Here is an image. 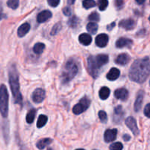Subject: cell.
Listing matches in <instances>:
<instances>
[{
	"label": "cell",
	"mask_w": 150,
	"mask_h": 150,
	"mask_svg": "<svg viewBox=\"0 0 150 150\" xmlns=\"http://www.w3.org/2000/svg\"><path fill=\"white\" fill-rule=\"evenodd\" d=\"M128 95H129V92L125 88H120V89H116L114 92L115 98L123 101L126 100Z\"/></svg>",
	"instance_id": "7c38bea8"
},
{
	"label": "cell",
	"mask_w": 150,
	"mask_h": 150,
	"mask_svg": "<svg viewBox=\"0 0 150 150\" xmlns=\"http://www.w3.org/2000/svg\"><path fill=\"white\" fill-rule=\"evenodd\" d=\"M78 73V66L76 62L70 59L66 62L61 74V81L63 84L68 83L76 76Z\"/></svg>",
	"instance_id": "277c9868"
},
{
	"label": "cell",
	"mask_w": 150,
	"mask_h": 150,
	"mask_svg": "<svg viewBox=\"0 0 150 150\" xmlns=\"http://www.w3.org/2000/svg\"><path fill=\"white\" fill-rule=\"evenodd\" d=\"M51 16H52V14H51V13L49 10H44V11L41 12L38 15V16H37V21L40 23H44V22L48 21L49 18H51Z\"/></svg>",
	"instance_id": "5bb4252c"
},
{
	"label": "cell",
	"mask_w": 150,
	"mask_h": 150,
	"mask_svg": "<svg viewBox=\"0 0 150 150\" xmlns=\"http://www.w3.org/2000/svg\"><path fill=\"white\" fill-rule=\"evenodd\" d=\"M44 48H45V45L44 43H42V42H38V43H36L34 45L33 51L35 54H41L43 53Z\"/></svg>",
	"instance_id": "603a6c76"
},
{
	"label": "cell",
	"mask_w": 150,
	"mask_h": 150,
	"mask_svg": "<svg viewBox=\"0 0 150 150\" xmlns=\"http://www.w3.org/2000/svg\"><path fill=\"white\" fill-rule=\"evenodd\" d=\"M117 136V130L116 129H108L105 131L104 135V139L105 142L109 143L116 139Z\"/></svg>",
	"instance_id": "8fae6325"
},
{
	"label": "cell",
	"mask_w": 150,
	"mask_h": 150,
	"mask_svg": "<svg viewBox=\"0 0 150 150\" xmlns=\"http://www.w3.org/2000/svg\"><path fill=\"white\" fill-rule=\"evenodd\" d=\"M110 94V90L107 86H103L99 90V97L101 100H106L108 98Z\"/></svg>",
	"instance_id": "44dd1931"
},
{
	"label": "cell",
	"mask_w": 150,
	"mask_h": 150,
	"mask_svg": "<svg viewBox=\"0 0 150 150\" xmlns=\"http://www.w3.org/2000/svg\"><path fill=\"white\" fill-rule=\"evenodd\" d=\"M63 13L65 16H70L71 14V9L69 7H66L63 10Z\"/></svg>",
	"instance_id": "74e56055"
},
{
	"label": "cell",
	"mask_w": 150,
	"mask_h": 150,
	"mask_svg": "<svg viewBox=\"0 0 150 150\" xmlns=\"http://www.w3.org/2000/svg\"><path fill=\"white\" fill-rule=\"evenodd\" d=\"M47 120H48V118L46 115H44V114L40 115L38 119V122H37V127L38 128H41V127H44L46 124Z\"/></svg>",
	"instance_id": "7402d4cb"
},
{
	"label": "cell",
	"mask_w": 150,
	"mask_h": 150,
	"mask_svg": "<svg viewBox=\"0 0 150 150\" xmlns=\"http://www.w3.org/2000/svg\"><path fill=\"white\" fill-rule=\"evenodd\" d=\"M51 139H49V138H46V139H41V140L38 141L36 144V146L38 149H43L46 147V146H49L50 144L51 143Z\"/></svg>",
	"instance_id": "ffe728a7"
},
{
	"label": "cell",
	"mask_w": 150,
	"mask_h": 150,
	"mask_svg": "<svg viewBox=\"0 0 150 150\" xmlns=\"http://www.w3.org/2000/svg\"><path fill=\"white\" fill-rule=\"evenodd\" d=\"M149 21H150V16H149Z\"/></svg>",
	"instance_id": "ee69618b"
},
{
	"label": "cell",
	"mask_w": 150,
	"mask_h": 150,
	"mask_svg": "<svg viewBox=\"0 0 150 150\" xmlns=\"http://www.w3.org/2000/svg\"><path fill=\"white\" fill-rule=\"evenodd\" d=\"M86 28L88 32L94 35V34L96 33L97 30H98V25L96 23H94V22H91V23L87 25Z\"/></svg>",
	"instance_id": "d4e9b609"
},
{
	"label": "cell",
	"mask_w": 150,
	"mask_h": 150,
	"mask_svg": "<svg viewBox=\"0 0 150 150\" xmlns=\"http://www.w3.org/2000/svg\"><path fill=\"white\" fill-rule=\"evenodd\" d=\"M144 114H145L146 117L150 118V103L147 104V105H146L145 108H144Z\"/></svg>",
	"instance_id": "d590c367"
},
{
	"label": "cell",
	"mask_w": 150,
	"mask_h": 150,
	"mask_svg": "<svg viewBox=\"0 0 150 150\" xmlns=\"http://www.w3.org/2000/svg\"><path fill=\"white\" fill-rule=\"evenodd\" d=\"M35 114H36V110L35 109H31L29 112L27 113L26 117V122L31 124V123L33 122L34 120H35Z\"/></svg>",
	"instance_id": "cb8c5ba5"
},
{
	"label": "cell",
	"mask_w": 150,
	"mask_h": 150,
	"mask_svg": "<svg viewBox=\"0 0 150 150\" xmlns=\"http://www.w3.org/2000/svg\"><path fill=\"white\" fill-rule=\"evenodd\" d=\"M114 4L115 7H116L118 10H120V9L122 8L124 6V0H114Z\"/></svg>",
	"instance_id": "836d02e7"
},
{
	"label": "cell",
	"mask_w": 150,
	"mask_h": 150,
	"mask_svg": "<svg viewBox=\"0 0 150 150\" xmlns=\"http://www.w3.org/2000/svg\"><path fill=\"white\" fill-rule=\"evenodd\" d=\"M90 103H91V101L88 98L85 97V98H82L79 100V103H77L74 106L73 110H72L73 113L76 115H79V114H82L89 107Z\"/></svg>",
	"instance_id": "8992f818"
},
{
	"label": "cell",
	"mask_w": 150,
	"mask_h": 150,
	"mask_svg": "<svg viewBox=\"0 0 150 150\" xmlns=\"http://www.w3.org/2000/svg\"><path fill=\"white\" fill-rule=\"evenodd\" d=\"M119 76H120V70L116 67H113L107 74V79L110 81H115L119 79Z\"/></svg>",
	"instance_id": "e0dca14e"
},
{
	"label": "cell",
	"mask_w": 150,
	"mask_h": 150,
	"mask_svg": "<svg viewBox=\"0 0 150 150\" xmlns=\"http://www.w3.org/2000/svg\"><path fill=\"white\" fill-rule=\"evenodd\" d=\"M75 0H68V3H69V4H73L74 3Z\"/></svg>",
	"instance_id": "7bdbcfd3"
},
{
	"label": "cell",
	"mask_w": 150,
	"mask_h": 150,
	"mask_svg": "<svg viewBox=\"0 0 150 150\" xmlns=\"http://www.w3.org/2000/svg\"><path fill=\"white\" fill-rule=\"evenodd\" d=\"M150 74V59L149 57L138 59L131 65L129 71L130 80L136 83H144Z\"/></svg>",
	"instance_id": "6da1fadb"
},
{
	"label": "cell",
	"mask_w": 150,
	"mask_h": 150,
	"mask_svg": "<svg viewBox=\"0 0 150 150\" xmlns=\"http://www.w3.org/2000/svg\"><path fill=\"white\" fill-rule=\"evenodd\" d=\"M135 24H136V23L133 19L128 18L121 21L119 23V26L121 28L126 29V30H132L135 28Z\"/></svg>",
	"instance_id": "9c48e42d"
},
{
	"label": "cell",
	"mask_w": 150,
	"mask_h": 150,
	"mask_svg": "<svg viewBox=\"0 0 150 150\" xmlns=\"http://www.w3.org/2000/svg\"><path fill=\"white\" fill-rule=\"evenodd\" d=\"M133 42L132 40L125 38H121L116 41V46L119 48H125V47H130L132 45Z\"/></svg>",
	"instance_id": "4fadbf2b"
},
{
	"label": "cell",
	"mask_w": 150,
	"mask_h": 150,
	"mask_svg": "<svg viewBox=\"0 0 150 150\" xmlns=\"http://www.w3.org/2000/svg\"><path fill=\"white\" fill-rule=\"evenodd\" d=\"M129 60H130V57L128 54H121L118 56L115 62H116V64H119V65H125L129 62Z\"/></svg>",
	"instance_id": "9a60e30c"
},
{
	"label": "cell",
	"mask_w": 150,
	"mask_h": 150,
	"mask_svg": "<svg viewBox=\"0 0 150 150\" xmlns=\"http://www.w3.org/2000/svg\"><path fill=\"white\" fill-rule=\"evenodd\" d=\"M109 38L106 34H100L98 36H96L95 40L96 44L97 46L100 48H104L108 43Z\"/></svg>",
	"instance_id": "30bf717a"
},
{
	"label": "cell",
	"mask_w": 150,
	"mask_h": 150,
	"mask_svg": "<svg viewBox=\"0 0 150 150\" xmlns=\"http://www.w3.org/2000/svg\"><path fill=\"white\" fill-rule=\"evenodd\" d=\"M79 41L82 45H89L91 43V41H92V38L88 34L83 33L79 36Z\"/></svg>",
	"instance_id": "d6986e66"
},
{
	"label": "cell",
	"mask_w": 150,
	"mask_h": 150,
	"mask_svg": "<svg viewBox=\"0 0 150 150\" xmlns=\"http://www.w3.org/2000/svg\"><path fill=\"white\" fill-rule=\"evenodd\" d=\"M30 29V25L28 23H24L22 25H21L20 27L18 29V36L19 38H22V37L25 36L28 32Z\"/></svg>",
	"instance_id": "ac0fdd59"
},
{
	"label": "cell",
	"mask_w": 150,
	"mask_h": 150,
	"mask_svg": "<svg viewBox=\"0 0 150 150\" xmlns=\"http://www.w3.org/2000/svg\"><path fill=\"white\" fill-rule=\"evenodd\" d=\"M48 4L51 7H55L60 4V0H48Z\"/></svg>",
	"instance_id": "e575fe53"
},
{
	"label": "cell",
	"mask_w": 150,
	"mask_h": 150,
	"mask_svg": "<svg viewBox=\"0 0 150 150\" xmlns=\"http://www.w3.org/2000/svg\"><path fill=\"white\" fill-rule=\"evenodd\" d=\"M125 124L129 128V130L132 132L134 136H138L139 134V129L137 125L136 121L132 117H129L125 120Z\"/></svg>",
	"instance_id": "ba28073f"
},
{
	"label": "cell",
	"mask_w": 150,
	"mask_h": 150,
	"mask_svg": "<svg viewBox=\"0 0 150 150\" xmlns=\"http://www.w3.org/2000/svg\"><path fill=\"white\" fill-rule=\"evenodd\" d=\"M109 149L111 150H121L123 149V145L120 142H116L110 145Z\"/></svg>",
	"instance_id": "4dcf8cb0"
},
{
	"label": "cell",
	"mask_w": 150,
	"mask_h": 150,
	"mask_svg": "<svg viewBox=\"0 0 150 150\" xmlns=\"http://www.w3.org/2000/svg\"><path fill=\"white\" fill-rule=\"evenodd\" d=\"M88 19L91 21H99V16L97 13H93L88 16Z\"/></svg>",
	"instance_id": "d6a6232c"
},
{
	"label": "cell",
	"mask_w": 150,
	"mask_h": 150,
	"mask_svg": "<svg viewBox=\"0 0 150 150\" xmlns=\"http://www.w3.org/2000/svg\"><path fill=\"white\" fill-rule=\"evenodd\" d=\"M108 60V56L106 54H99L96 57L90 56L88 59V69L91 76L96 79L98 76L99 69L107 64Z\"/></svg>",
	"instance_id": "3957f363"
},
{
	"label": "cell",
	"mask_w": 150,
	"mask_h": 150,
	"mask_svg": "<svg viewBox=\"0 0 150 150\" xmlns=\"http://www.w3.org/2000/svg\"><path fill=\"white\" fill-rule=\"evenodd\" d=\"M123 139H124V140L125 141V142H127V141L130 140V136H129V135H127V134H125V135H124Z\"/></svg>",
	"instance_id": "f35d334b"
},
{
	"label": "cell",
	"mask_w": 150,
	"mask_h": 150,
	"mask_svg": "<svg viewBox=\"0 0 150 150\" xmlns=\"http://www.w3.org/2000/svg\"><path fill=\"white\" fill-rule=\"evenodd\" d=\"M82 6L85 9H90L96 6V2L94 0H83Z\"/></svg>",
	"instance_id": "484cf974"
},
{
	"label": "cell",
	"mask_w": 150,
	"mask_h": 150,
	"mask_svg": "<svg viewBox=\"0 0 150 150\" xmlns=\"http://www.w3.org/2000/svg\"><path fill=\"white\" fill-rule=\"evenodd\" d=\"M2 10H3L2 3L0 1V20H1V17H2Z\"/></svg>",
	"instance_id": "60d3db41"
},
{
	"label": "cell",
	"mask_w": 150,
	"mask_h": 150,
	"mask_svg": "<svg viewBox=\"0 0 150 150\" xmlns=\"http://www.w3.org/2000/svg\"><path fill=\"white\" fill-rule=\"evenodd\" d=\"M115 112V115L117 116H121L122 115V107L121 105H119V106L116 107L114 110Z\"/></svg>",
	"instance_id": "8d00e7d4"
},
{
	"label": "cell",
	"mask_w": 150,
	"mask_h": 150,
	"mask_svg": "<svg viewBox=\"0 0 150 150\" xmlns=\"http://www.w3.org/2000/svg\"><path fill=\"white\" fill-rule=\"evenodd\" d=\"M108 6V1L107 0H99V9L101 11H104Z\"/></svg>",
	"instance_id": "f1b7e54d"
},
{
	"label": "cell",
	"mask_w": 150,
	"mask_h": 150,
	"mask_svg": "<svg viewBox=\"0 0 150 150\" xmlns=\"http://www.w3.org/2000/svg\"><path fill=\"white\" fill-rule=\"evenodd\" d=\"M99 117L100 120L102 123H106L107 121V116L105 111H100L99 112Z\"/></svg>",
	"instance_id": "1f68e13d"
},
{
	"label": "cell",
	"mask_w": 150,
	"mask_h": 150,
	"mask_svg": "<svg viewBox=\"0 0 150 150\" xmlns=\"http://www.w3.org/2000/svg\"><path fill=\"white\" fill-rule=\"evenodd\" d=\"M45 98L46 92L44 89H41V88H38L35 89L32 95V99L35 103H40L43 102Z\"/></svg>",
	"instance_id": "52a82bcc"
},
{
	"label": "cell",
	"mask_w": 150,
	"mask_h": 150,
	"mask_svg": "<svg viewBox=\"0 0 150 150\" xmlns=\"http://www.w3.org/2000/svg\"><path fill=\"white\" fill-rule=\"evenodd\" d=\"M115 25H116V23H115L114 22H113V23H112L111 25H108V26H107V30L110 31V30H111V29H113V28L114 27Z\"/></svg>",
	"instance_id": "ab89813d"
},
{
	"label": "cell",
	"mask_w": 150,
	"mask_h": 150,
	"mask_svg": "<svg viewBox=\"0 0 150 150\" xmlns=\"http://www.w3.org/2000/svg\"><path fill=\"white\" fill-rule=\"evenodd\" d=\"M9 95L5 85L0 86V113L3 117H7L9 109Z\"/></svg>",
	"instance_id": "5b68a950"
},
{
	"label": "cell",
	"mask_w": 150,
	"mask_h": 150,
	"mask_svg": "<svg viewBox=\"0 0 150 150\" xmlns=\"http://www.w3.org/2000/svg\"><path fill=\"white\" fill-rule=\"evenodd\" d=\"M79 18H78L77 17H76V16H73V17H72L71 18L69 21V23H68V24H69L71 27L74 28V27H76V26H77V24L79 23Z\"/></svg>",
	"instance_id": "83f0119b"
},
{
	"label": "cell",
	"mask_w": 150,
	"mask_h": 150,
	"mask_svg": "<svg viewBox=\"0 0 150 150\" xmlns=\"http://www.w3.org/2000/svg\"><path fill=\"white\" fill-rule=\"evenodd\" d=\"M19 4V0H8L7 2V5L10 8L13 9V10H16L18 8Z\"/></svg>",
	"instance_id": "4316f807"
},
{
	"label": "cell",
	"mask_w": 150,
	"mask_h": 150,
	"mask_svg": "<svg viewBox=\"0 0 150 150\" xmlns=\"http://www.w3.org/2000/svg\"><path fill=\"white\" fill-rule=\"evenodd\" d=\"M61 27H62L61 23H56V24L54 25V26H53L52 29H51V33H50V34H51V35H57V34L58 33V32L60 31V29H61Z\"/></svg>",
	"instance_id": "f546056e"
},
{
	"label": "cell",
	"mask_w": 150,
	"mask_h": 150,
	"mask_svg": "<svg viewBox=\"0 0 150 150\" xmlns=\"http://www.w3.org/2000/svg\"><path fill=\"white\" fill-rule=\"evenodd\" d=\"M144 93L143 91H141V92L138 93V96H137L136 100H135V105H134V109L136 112H138V111L141 110V106H142L143 103V100H144Z\"/></svg>",
	"instance_id": "2e32d148"
},
{
	"label": "cell",
	"mask_w": 150,
	"mask_h": 150,
	"mask_svg": "<svg viewBox=\"0 0 150 150\" xmlns=\"http://www.w3.org/2000/svg\"><path fill=\"white\" fill-rule=\"evenodd\" d=\"M9 83H10V89H11L12 94L14 98L15 103L20 104L22 103V95L20 93L19 90V73L16 66L13 64L9 68Z\"/></svg>",
	"instance_id": "7a4b0ae2"
},
{
	"label": "cell",
	"mask_w": 150,
	"mask_h": 150,
	"mask_svg": "<svg viewBox=\"0 0 150 150\" xmlns=\"http://www.w3.org/2000/svg\"><path fill=\"white\" fill-rule=\"evenodd\" d=\"M149 85H150V81H149Z\"/></svg>",
	"instance_id": "f6af8a7d"
},
{
	"label": "cell",
	"mask_w": 150,
	"mask_h": 150,
	"mask_svg": "<svg viewBox=\"0 0 150 150\" xmlns=\"http://www.w3.org/2000/svg\"><path fill=\"white\" fill-rule=\"evenodd\" d=\"M135 1H136V2L138 3V4H142L143 3H144V1H145L146 0H135Z\"/></svg>",
	"instance_id": "b9f144b4"
}]
</instances>
